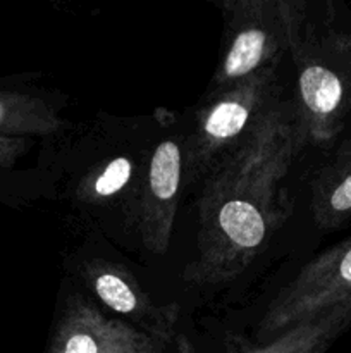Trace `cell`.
Returning <instances> with one entry per match:
<instances>
[{"mask_svg": "<svg viewBox=\"0 0 351 353\" xmlns=\"http://www.w3.org/2000/svg\"><path fill=\"white\" fill-rule=\"evenodd\" d=\"M350 326L351 302L296 324L264 343H251L241 334L226 333L224 353H326Z\"/></svg>", "mask_w": 351, "mask_h": 353, "instance_id": "obj_9", "label": "cell"}, {"mask_svg": "<svg viewBox=\"0 0 351 353\" xmlns=\"http://www.w3.org/2000/svg\"><path fill=\"white\" fill-rule=\"evenodd\" d=\"M310 207L315 224L323 230L341 226L351 217V140L315 174Z\"/></svg>", "mask_w": 351, "mask_h": 353, "instance_id": "obj_10", "label": "cell"}, {"mask_svg": "<svg viewBox=\"0 0 351 353\" xmlns=\"http://www.w3.org/2000/svg\"><path fill=\"white\" fill-rule=\"evenodd\" d=\"M174 341H176L174 353H196L195 345H193L191 340H189L188 336H184V334H178V336L174 338Z\"/></svg>", "mask_w": 351, "mask_h": 353, "instance_id": "obj_12", "label": "cell"}, {"mask_svg": "<svg viewBox=\"0 0 351 353\" xmlns=\"http://www.w3.org/2000/svg\"><path fill=\"white\" fill-rule=\"evenodd\" d=\"M279 65L255 72L209 97L196 114V124L184 152L188 181L205 179L253 131L264 114L279 100Z\"/></svg>", "mask_w": 351, "mask_h": 353, "instance_id": "obj_4", "label": "cell"}, {"mask_svg": "<svg viewBox=\"0 0 351 353\" xmlns=\"http://www.w3.org/2000/svg\"><path fill=\"white\" fill-rule=\"evenodd\" d=\"M184 179V152L178 140H164L148 159L134 209V224L145 250L164 255L171 245L178 200Z\"/></svg>", "mask_w": 351, "mask_h": 353, "instance_id": "obj_7", "label": "cell"}, {"mask_svg": "<svg viewBox=\"0 0 351 353\" xmlns=\"http://www.w3.org/2000/svg\"><path fill=\"white\" fill-rule=\"evenodd\" d=\"M79 276L96 300L114 314L126 317L131 324L145 331L176 334L178 303L157 305L124 265L93 259L83 262Z\"/></svg>", "mask_w": 351, "mask_h": 353, "instance_id": "obj_8", "label": "cell"}, {"mask_svg": "<svg viewBox=\"0 0 351 353\" xmlns=\"http://www.w3.org/2000/svg\"><path fill=\"white\" fill-rule=\"evenodd\" d=\"M289 55L296 68L295 102L306 143H330L351 109V31L315 19L306 2Z\"/></svg>", "mask_w": 351, "mask_h": 353, "instance_id": "obj_2", "label": "cell"}, {"mask_svg": "<svg viewBox=\"0 0 351 353\" xmlns=\"http://www.w3.org/2000/svg\"><path fill=\"white\" fill-rule=\"evenodd\" d=\"M351 302V238L305 264L270 300L257 326L258 343Z\"/></svg>", "mask_w": 351, "mask_h": 353, "instance_id": "obj_5", "label": "cell"}, {"mask_svg": "<svg viewBox=\"0 0 351 353\" xmlns=\"http://www.w3.org/2000/svg\"><path fill=\"white\" fill-rule=\"evenodd\" d=\"M305 145L296 102L277 100L203 179L196 202V257L182 271L186 283L226 285L253 264L291 219L295 205L286 179Z\"/></svg>", "mask_w": 351, "mask_h": 353, "instance_id": "obj_1", "label": "cell"}, {"mask_svg": "<svg viewBox=\"0 0 351 353\" xmlns=\"http://www.w3.org/2000/svg\"><path fill=\"white\" fill-rule=\"evenodd\" d=\"M174 338L105 316L88 299L72 295L58 317L48 353H164Z\"/></svg>", "mask_w": 351, "mask_h": 353, "instance_id": "obj_6", "label": "cell"}, {"mask_svg": "<svg viewBox=\"0 0 351 353\" xmlns=\"http://www.w3.org/2000/svg\"><path fill=\"white\" fill-rule=\"evenodd\" d=\"M133 172V162L123 155L96 162L79 179L76 196L86 205H102L129 185Z\"/></svg>", "mask_w": 351, "mask_h": 353, "instance_id": "obj_11", "label": "cell"}, {"mask_svg": "<svg viewBox=\"0 0 351 353\" xmlns=\"http://www.w3.org/2000/svg\"><path fill=\"white\" fill-rule=\"evenodd\" d=\"M305 0H224V45L210 81V95L231 88L270 65H279L296 26L305 12Z\"/></svg>", "mask_w": 351, "mask_h": 353, "instance_id": "obj_3", "label": "cell"}]
</instances>
